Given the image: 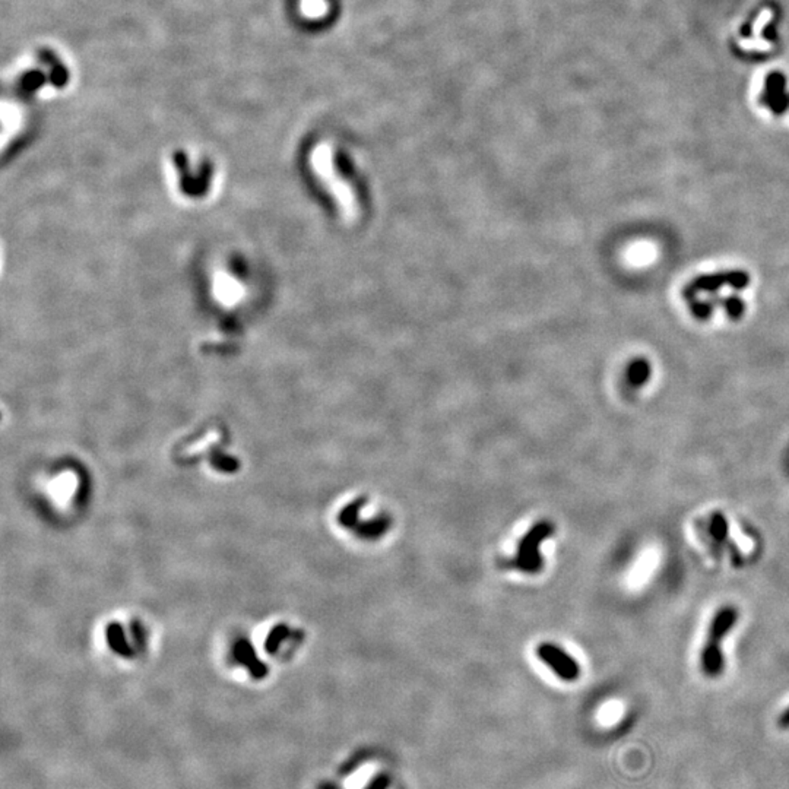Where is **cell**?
I'll list each match as a JSON object with an SVG mask.
<instances>
[{"mask_svg":"<svg viewBox=\"0 0 789 789\" xmlns=\"http://www.w3.org/2000/svg\"><path fill=\"white\" fill-rule=\"evenodd\" d=\"M310 167L317 177L320 185L330 196L333 205L337 207L339 217L344 222L353 224L358 221L361 215V205L353 185L346 180L337 164L335 149L326 143H322L310 157Z\"/></svg>","mask_w":789,"mask_h":789,"instance_id":"obj_1","label":"cell"},{"mask_svg":"<svg viewBox=\"0 0 789 789\" xmlns=\"http://www.w3.org/2000/svg\"><path fill=\"white\" fill-rule=\"evenodd\" d=\"M737 621V611L733 607H724L712 620L706 646L702 653L703 671L709 677L718 675L722 671V655L719 642L728 635Z\"/></svg>","mask_w":789,"mask_h":789,"instance_id":"obj_2","label":"cell"},{"mask_svg":"<svg viewBox=\"0 0 789 789\" xmlns=\"http://www.w3.org/2000/svg\"><path fill=\"white\" fill-rule=\"evenodd\" d=\"M554 532V525L547 520L535 523L532 528L523 535L518 545V553L513 558V566L516 569L535 575L544 566V558L541 556V544L551 536Z\"/></svg>","mask_w":789,"mask_h":789,"instance_id":"obj_3","label":"cell"},{"mask_svg":"<svg viewBox=\"0 0 789 789\" xmlns=\"http://www.w3.org/2000/svg\"><path fill=\"white\" fill-rule=\"evenodd\" d=\"M750 285V275L746 271H726V272H716V273H706L700 275L691 282L686 285L683 295L687 300L695 298L699 293H708L715 294L722 286H729L735 291L746 290Z\"/></svg>","mask_w":789,"mask_h":789,"instance_id":"obj_4","label":"cell"},{"mask_svg":"<svg viewBox=\"0 0 789 789\" xmlns=\"http://www.w3.org/2000/svg\"><path fill=\"white\" fill-rule=\"evenodd\" d=\"M759 104L768 109L773 116L779 117L789 112V83L785 76L770 74L763 79L761 95Z\"/></svg>","mask_w":789,"mask_h":789,"instance_id":"obj_5","label":"cell"},{"mask_svg":"<svg viewBox=\"0 0 789 789\" xmlns=\"http://www.w3.org/2000/svg\"><path fill=\"white\" fill-rule=\"evenodd\" d=\"M536 655L561 680H578L580 674L579 664L566 651L556 646L553 643H543L538 646Z\"/></svg>","mask_w":789,"mask_h":789,"instance_id":"obj_6","label":"cell"},{"mask_svg":"<svg viewBox=\"0 0 789 789\" xmlns=\"http://www.w3.org/2000/svg\"><path fill=\"white\" fill-rule=\"evenodd\" d=\"M243 285L238 280L231 277L230 273H218L215 278V295L225 306H235V303L243 297Z\"/></svg>","mask_w":789,"mask_h":789,"instance_id":"obj_7","label":"cell"},{"mask_svg":"<svg viewBox=\"0 0 789 789\" xmlns=\"http://www.w3.org/2000/svg\"><path fill=\"white\" fill-rule=\"evenodd\" d=\"M392 525V519L386 515H380L376 519L372 520H363V522H358L355 525V528L353 531H355V534L363 538V540H379L380 536H383Z\"/></svg>","mask_w":789,"mask_h":789,"instance_id":"obj_8","label":"cell"},{"mask_svg":"<svg viewBox=\"0 0 789 789\" xmlns=\"http://www.w3.org/2000/svg\"><path fill=\"white\" fill-rule=\"evenodd\" d=\"M652 367L646 358H636L629 364L627 381L633 388H640L651 379Z\"/></svg>","mask_w":789,"mask_h":789,"instance_id":"obj_9","label":"cell"},{"mask_svg":"<svg viewBox=\"0 0 789 789\" xmlns=\"http://www.w3.org/2000/svg\"><path fill=\"white\" fill-rule=\"evenodd\" d=\"M712 302L715 306H722L726 315H728V317L731 320H739L741 317L744 316L746 308H747L743 298L738 297V295H728L725 298L715 297V298H712Z\"/></svg>","mask_w":789,"mask_h":789,"instance_id":"obj_10","label":"cell"},{"mask_svg":"<svg viewBox=\"0 0 789 789\" xmlns=\"http://www.w3.org/2000/svg\"><path fill=\"white\" fill-rule=\"evenodd\" d=\"M366 503H367V498L360 497V498L354 500L353 503H350L341 512L339 523L344 526V528L354 529V526L360 522V510L366 506Z\"/></svg>","mask_w":789,"mask_h":789,"instance_id":"obj_11","label":"cell"},{"mask_svg":"<svg viewBox=\"0 0 789 789\" xmlns=\"http://www.w3.org/2000/svg\"><path fill=\"white\" fill-rule=\"evenodd\" d=\"M688 308L691 310V315L695 316L697 320H709L713 315V310H715V304L712 300H696V298H691L688 300Z\"/></svg>","mask_w":789,"mask_h":789,"instance_id":"obj_12","label":"cell"},{"mask_svg":"<svg viewBox=\"0 0 789 789\" xmlns=\"http://www.w3.org/2000/svg\"><path fill=\"white\" fill-rule=\"evenodd\" d=\"M390 786V778L389 775L386 773H380L377 775L375 779H372L364 789H388Z\"/></svg>","mask_w":789,"mask_h":789,"instance_id":"obj_13","label":"cell"},{"mask_svg":"<svg viewBox=\"0 0 789 789\" xmlns=\"http://www.w3.org/2000/svg\"><path fill=\"white\" fill-rule=\"evenodd\" d=\"M779 726H781V728H785V729L789 728V708L781 715V718H779Z\"/></svg>","mask_w":789,"mask_h":789,"instance_id":"obj_14","label":"cell"}]
</instances>
